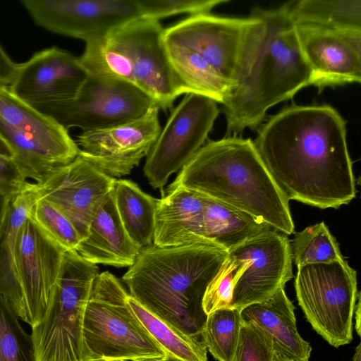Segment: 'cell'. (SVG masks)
<instances>
[{
  "label": "cell",
  "mask_w": 361,
  "mask_h": 361,
  "mask_svg": "<svg viewBox=\"0 0 361 361\" xmlns=\"http://www.w3.org/2000/svg\"><path fill=\"white\" fill-rule=\"evenodd\" d=\"M154 105L151 97L127 82L89 73L73 98L31 106L67 130L76 127L89 132L140 118Z\"/></svg>",
  "instance_id": "obj_11"
},
{
  "label": "cell",
  "mask_w": 361,
  "mask_h": 361,
  "mask_svg": "<svg viewBox=\"0 0 361 361\" xmlns=\"http://www.w3.org/2000/svg\"><path fill=\"white\" fill-rule=\"evenodd\" d=\"M228 252L211 243L142 248L123 276L129 295L180 331L200 338L202 300Z\"/></svg>",
  "instance_id": "obj_4"
},
{
  "label": "cell",
  "mask_w": 361,
  "mask_h": 361,
  "mask_svg": "<svg viewBox=\"0 0 361 361\" xmlns=\"http://www.w3.org/2000/svg\"><path fill=\"white\" fill-rule=\"evenodd\" d=\"M35 23L85 42L140 18L136 0H23Z\"/></svg>",
  "instance_id": "obj_14"
},
{
  "label": "cell",
  "mask_w": 361,
  "mask_h": 361,
  "mask_svg": "<svg viewBox=\"0 0 361 361\" xmlns=\"http://www.w3.org/2000/svg\"><path fill=\"white\" fill-rule=\"evenodd\" d=\"M234 264L228 257L218 273L208 285L202 300L207 315L221 309L233 308Z\"/></svg>",
  "instance_id": "obj_35"
},
{
  "label": "cell",
  "mask_w": 361,
  "mask_h": 361,
  "mask_svg": "<svg viewBox=\"0 0 361 361\" xmlns=\"http://www.w3.org/2000/svg\"><path fill=\"white\" fill-rule=\"evenodd\" d=\"M129 293L111 273L97 276L85 311L82 335L90 361L166 360L135 316Z\"/></svg>",
  "instance_id": "obj_7"
},
{
  "label": "cell",
  "mask_w": 361,
  "mask_h": 361,
  "mask_svg": "<svg viewBox=\"0 0 361 361\" xmlns=\"http://www.w3.org/2000/svg\"><path fill=\"white\" fill-rule=\"evenodd\" d=\"M142 18L159 20L180 13H210L227 0H136Z\"/></svg>",
  "instance_id": "obj_33"
},
{
  "label": "cell",
  "mask_w": 361,
  "mask_h": 361,
  "mask_svg": "<svg viewBox=\"0 0 361 361\" xmlns=\"http://www.w3.org/2000/svg\"><path fill=\"white\" fill-rule=\"evenodd\" d=\"M41 198L37 183L26 182L21 189L9 200L2 234L13 251L18 233L30 216L36 202Z\"/></svg>",
  "instance_id": "obj_32"
},
{
  "label": "cell",
  "mask_w": 361,
  "mask_h": 361,
  "mask_svg": "<svg viewBox=\"0 0 361 361\" xmlns=\"http://www.w3.org/2000/svg\"><path fill=\"white\" fill-rule=\"evenodd\" d=\"M360 344H359L356 348V351L353 357V361H360Z\"/></svg>",
  "instance_id": "obj_41"
},
{
  "label": "cell",
  "mask_w": 361,
  "mask_h": 361,
  "mask_svg": "<svg viewBox=\"0 0 361 361\" xmlns=\"http://www.w3.org/2000/svg\"><path fill=\"white\" fill-rule=\"evenodd\" d=\"M164 30L159 20L136 18L85 42L80 61L88 73L127 82L166 111L183 92L166 55Z\"/></svg>",
  "instance_id": "obj_6"
},
{
  "label": "cell",
  "mask_w": 361,
  "mask_h": 361,
  "mask_svg": "<svg viewBox=\"0 0 361 361\" xmlns=\"http://www.w3.org/2000/svg\"><path fill=\"white\" fill-rule=\"evenodd\" d=\"M355 312V329L357 334L360 335V295L357 298Z\"/></svg>",
  "instance_id": "obj_39"
},
{
  "label": "cell",
  "mask_w": 361,
  "mask_h": 361,
  "mask_svg": "<svg viewBox=\"0 0 361 361\" xmlns=\"http://www.w3.org/2000/svg\"><path fill=\"white\" fill-rule=\"evenodd\" d=\"M133 312L166 354V361H207V350L199 338L189 336L160 319L129 295Z\"/></svg>",
  "instance_id": "obj_26"
},
{
  "label": "cell",
  "mask_w": 361,
  "mask_h": 361,
  "mask_svg": "<svg viewBox=\"0 0 361 361\" xmlns=\"http://www.w3.org/2000/svg\"><path fill=\"white\" fill-rule=\"evenodd\" d=\"M271 341L256 325L242 321L232 361H274Z\"/></svg>",
  "instance_id": "obj_34"
},
{
  "label": "cell",
  "mask_w": 361,
  "mask_h": 361,
  "mask_svg": "<svg viewBox=\"0 0 361 361\" xmlns=\"http://www.w3.org/2000/svg\"><path fill=\"white\" fill-rule=\"evenodd\" d=\"M290 247L297 267L345 259L336 239L323 221L296 233Z\"/></svg>",
  "instance_id": "obj_28"
},
{
  "label": "cell",
  "mask_w": 361,
  "mask_h": 361,
  "mask_svg": "<svg viewBox=\"0 0 361 361\" xmlns=\"http://www.w3.org/2000/svg\"><path fill=\"white\" fill-rule=\"evenodd\" d=\"M295 307L284 288L260 302L243 307V322L256 325L271 341L275 358L289 361H309L312 348L297 330Z\"/></svg>",
  "instance_id": "obj_21"
},
{
  "label": "cell",
  "mask_w": 361,
  "mask_h": 361,
  "mask_svg": "<svg viewBox=\"0 0 361 361\" xmlns=\"http://www.w3.org/2000/svg\"><path fill=\"white\" fill-rule=\"evenodd\" d=\"M159 111L154 105L136 119L103 130L82 132L76 142L79 154L109 176L128 175L147 156L160 134Z\"/></svg>",
  "instance_id": "obj_15"
},
{
  "label": "cell",
  "mask_w": 361,
  "mask_h": 361,
  "mask_svg": "<svg viewBox=\"0 0 361 361\" xmlns=\"http://www.w3.org/2000/svg\"><path fill=\"white\" fill-rule=\"evenodd\" d=\"M0 155L13 158V153L7 145L0 138Z\"/></svg>",
  "instance_id": "obj_40"
},
{
  "label": "cell",
  "mask_w": 361,
  "mask_h": 361,
  "mask_svg": "<svg viewBox=\"0 0 361 361\" xmlns=\"http://www.w3.org/2000/svg\"><path fill=\"white\" fill-rule=\"evenodd\" d=\"M179 187L244 211L287 235L294 233L289 200L250 138L228 135L205 143L167 190Z\"/></svg>",
  "instance_id": "obj_3"
},
{
  "label": "cell",
  "mask_w": 361,
  "mask_h": 361,
  "mask_svg": "<svg viewBox=\"0 0 361 361\" xmlns=\"http://www.w3.org/2000/svg\"><path fill=\"white\" fill-rule=\"evenodd\" d=\"M274 361H289V360H282V359L275 358V359H274Z\"/></svg>",
  "instance_id": "obj_43"
},
{
  "label": "cell",
  "mask_w": 361,
  "mask_h": 361,
  "mask_svg": "<svg viewBox=\"0 0 361 361\" xmlns=\"http://www.w3.org/2000/svg\"><path fill=\"white\" fill-rule=\"evenodd\" d=\"M66 251L31 216L18 233L13 252L31 327L44 317Z\"/></svg>",
  "instance_id": "obj_17"
},
{
  "label": "cell",
  "mask_w": 361,
  "mask_h": 361,
  "mask_svg": "<svg viewBox=\"0 0 361 361\" xmlns=\"http://www.w3.org/2000/svg\"><path fill=\"white\" fill-rule=\"evenodd\" d=\"M144 361H166V360H164V359H153V360H144Z\"/></svg>",
  "instance_id": "obj_42"
},
{
  "label": "cell",
  "mask_w": 361,
  "mask_h": 361,
  "mask_svg": "<svg viewBox=\"0 0 361 361\" xmlns=\"http://www.w3.org/2000/svg\"><path fill=\"white\" fill-rule=\"evenodd\" d=\"M204 238L227 252L269 229L268 224L219 201L204 197Z\"/></svg>",
  "instance_id": "obj_23"
},
{
  "label": "cell",
  "mask_w": 361,
  "mask_h": 361,
  "mask_svg": "<svg viewBox=\"0 0 361 361\" xmlns=\"http://www.w3.org/2000/svg\"><path fill=\"white\" fill-rule=\"evenodd\" d=\"M30 216L66 250H75L82 240L71 220L44 198L36 202Z\"/></svg>",
  "instance_id": "obj_30"
},
{
  "label": "cell",
  "mask_w": 361,
  "mask_h": 361,
  "mask_svg": "<svg viewBox=\"0 0 361 361\" xmlns=\"http://www.w3.org/2000/svg\"><path fill=\"white\" fill-rule=\"evenodd\" d=\"M18 64L13 61L0 45V87H9Z\"/></svg>",
  "instance_id": "obj_37"
},
{
  "label": "cell",
  "mask_w": 361,
  "mask_h": 361,
  "mask_svg": "<svg viewBox=\"0 0 361 361\" xmlns=\"http://www.w3.org/2000/svg\"><path fill=\"white\" fill-rule=\"evenodd\" d=\"M115 181L78 153L72 161L56 169L37 185L41 197L71 220L82 240Z\"/></svg>",
  "instance_id": "obj_16"
},
{
  "label": "cell",
  "mask_w": 361,
  "mask_h": 361,
  "mask_svg": "<svg viewBox=\"0 0 361 361\" xmlns=\"http://www.w3.org/2000/svg\"><path fill=\"white\" fill-rule=\"evenodd\" d=\"M140 250L121 221L112 190L94 214L87 235L80 242L75 251L94 264L129 267Z\"/></svg>",
  "instance_id": "obj_22"
},
{
  "label": "cell",
  "mask_w": 361,
  "mask_h": 361,
  "mask_svg": "<svg viewBox=\"0 0 361 361\" xmlns=\"http://www.w3.org/2000/svg\"><path fill=\"white\" fill-rule=\"evenodd\" d=\"M249 17L233 83L222 104L231 135L257 128L270 108L312 85L286 4L255 8Z\"/></svg>",
  "instance_id": "obj_2"
},
{
  "label": "cell",
  "mask_w": 361,
  "mask_h": 361,
  "mask_svg": "<svg viewBox=\"0 0 361 361\" xmlns=\"http://www.w3.org/2000/svg\"><path fill=\"white\" fill-rule=\"evenodd\" d=\"M120 361H123V360H120Z\"/></svg>",
  "instance_id": "obj_44"
},
{
  "label": "cell",
  "mask_w": 361,
  "mask_h": 361,
  "mask_svg": "<svg viewBox=\"0 0 361 361\" xmlns=\"http://www.w3.org/2000/svg\"><path fill=\"white\" fill-rule=\"evenodd\" d=\"M254 143L288 200L326 209L356 197L346 122L333 106H286L261 126Z\"/></svg>",
  "instance_id": "obj_1"
},
{
  "label": "cell",
  "mask_w": 361,
  "mask_h": 361,
  "mask_svg": "<svg viewBox=\"0 0 361 361\" xmlns=\"http://www.w3.org/2000/svg\"><path fill=\"white\" fill-rule=\"evenodd\" d=\"M26 182L13 158L0 155V193L12 197Z\"/></svg>",
  "instance_id": "obj_36"
},
{
  "label": "cell",
  "mask_w": 361,
  "mask_h": 361,
  "mask_svg": "<svg viewBox=\"0 0 361 361\" xmlns=\"http://www.w3.org/2000/svg\"><path fill=\"white\" fill-rule=\"evenodd\" d=\"M0 295L17 317L29 324V314L23 286L13 252L3 234L0 238Z\"/></svg>",
  "instance_id": "obj_31"
},
{
  "label": "cell",
  "mask_w": 361,
  "mask_h": 361,
  "mask_svg": "<svg viewBox=\"0 0 361 361\" xmlns=\"http://www.w3.org/2000/svg\"><path fill=\"white\" fill-rule=\"evenodd\" d=\"M0 361H35L33 343L0 295Z\"/></svg>",
  "instance_id": "obj_29"
},
{
  "label": "cell",
  "mask_w": 361,
  "mask_h": 361,
  "mask_svg": "<svg viewBox=\"0 0 361 361\" xmlns=\"http://www.w3.org/2000/svg\"><path fill=\"white\" fill-rule=\"evenodd\" d=\"M0 138L16 161L32 172L64 166L80 152L67 130L6 87H0Z\"/></svg>",
  "instance_id": "obj_10"
},
{
  "label": "cell",
  "mask_w": 361,
  "mask_h": 361,
  "mask_svg": "<svg viewBox=\"0 0 361 361\" xmlns=\"http://www.w3.org/2000/svg\"><path fill=\"white\" fill-rule=\"evenodd\" d=\"M299 44L312 74V85L361 81V30L326 29L295 25Z\"/></svg>",
  "instance_id": "obj_18"
},
{
  "label": "cell",
  "mask_w": 361,
  "mask_h": 361,
  "mask_svg": "<svg viewBox=\"0 0 361 361\" xmlns=\"http://www.w3.org/2000/svg\"><path fill=\"white\" fill-rule=\"evenodd\" d=\"M286 4L295 25L361 30L360 0H299Z\"/></svg>",
  "instance_id": "obj_25"
},
{
  "label": "cell",
  "mask_w": 361,
  "mask_h": 361,
  "mask_svg": "<svg viewBox=\"0 0 361 361\" xmlns=\"http://www.w3.org/2000/svg\"><path fill=\"white\" fill-rule=\"evenodd\" d=\"M250 18L202 13L164 30L163 42L183 94L223 104L231 87Z\"/></svg>",
  "instance_id": "obj_5"
},
{
  "label": "cell",
  "mask_w": 361,
  "mask_h": 361,
  "mask_svg": "<svg viewBox=\"0 0 361 361\" xmlns=\"http://www.w3.org/2000/svg\"><path fill=\"white\" fill-rule=\"evenodd\" d=\"M11 197L0 193V238L3 231L7 206Z\"/></svg>",
  "instance_id": "obj_38"
},
{
  "label": "cell",
  "mask_w": 361,
  "mask_h": 361,
  "mask_svg": "<svg viewBox=\"0 0 361 361\" xmlns=\"http://www.w3.org/2000/svg\"><path fill=\"white\" fill-rule=\"evenodd\" d=\"M96 264L75 250H66L44 317L32 326L35 361H90L82 335L83 319Z\"/></svg>",
  "instance_id": "obj_8"
},
{
  "label": "cell",
  "mask_w": 361,
  "mask_h": 361,
  "mask_svg": "<svg viewBox=\"0 0 361 361\" xmlns=\"http://www.w3.org/2000/svg\"><path fill=\"white\" fill-rule=\"evenodd\" d=\"M204 197L185 188L158 199L153 245L159 247L207 243L204 238Z\"/></svg>",
  "instance_id": "obj_20"
},
{
  "label": "cell",
  "mask_w": 361,
  "mask_h": 361,
  "mask_svg": "<svg viewBox=\"0 0 361 361\" xmlns=\"http://www.w3.org/2000/svg\"><path fill=\"white\" fill-rule=\"evenodd\" d=\"M113 193L118 214L129 238L140 250L153 245L158 199L126 179H116Z\"/></svg>",
  "instance_id": "obj_24"
},
{
  "label": "cell",
  "mask_w": 361,
  "mask_h": 361,
  "mask_svg": "<svg viewBox=\"0 0 361 361\" xmlns=\"http://www.w3.org/2000/svg\"><path fill=\"white\" fill-rule=\"evenodd\" d=\"M219 114L217 103L211 98L185 94L146 157L143 171L154 189L162 191L169 176L205 144Z\"/></svg>",
  "instance_id": "obj_12"
},
{
  "label": "cell",
  "mask_w": 361,
  "mask_h": 361,
  "mask_svg": "<svg viewBox=\"0 0 361 361\" xmlns=\"http://www.w3.org/2000/svg\"><path fill=\"white\" fill-rule=\"evenodd\" d=\"M241 324L240 312L235 308L221 309L207 315L201 340L216 360H233Z\"/></svg>",
  "instance_id": "obj_27"
},
{
  "label": "cell",
  "mask_w": 361,
  "mask_h": 361,
  "mask_svg": "<svg viewBox=\"0 0 361 361\" xmlns=\"http://www.w3.org/2000/svg\"><path fill=\"white\" fill-rule=\"evenodd\" d=\"M297 268L296 297L307 320L331 345L338 348L350 343L360 295L356 271L345 259Z\"/></svg>",
  "instance_id": "obj_9"
},
{
  "label": "cell",
  "mask_w": 361,
  "mask_h": 361,
  "mask_svg": "<svg viewBox=\"0 0 361 361\" xmlns=\"http://www.w3.org/2000/svg\"><path fill=\"white\" fill-rule=\"evenodd\" d=\"M234 264L232 307L238 310L267 300L293 277L287 235L269 229L228 251Z\"/></svg>",
  "instance_id": "obj_13"
},
{
  "label": "cell",
  "mask_w": 361,
  "mask_h": 361,
  "mask_svg": "<svg viewBox=\"0 0 361 361\" xmlns=\"http://www.w3.org/2000/svg\"><path fill=\"white\" fill-rule=\"evenodd\" d=\"M88 75L79 57L53 47L18 64L8 88L30 105L61 102L73 98Z\"/></svg>",
  "instance_id": "obj_19"
}]
</instances>
